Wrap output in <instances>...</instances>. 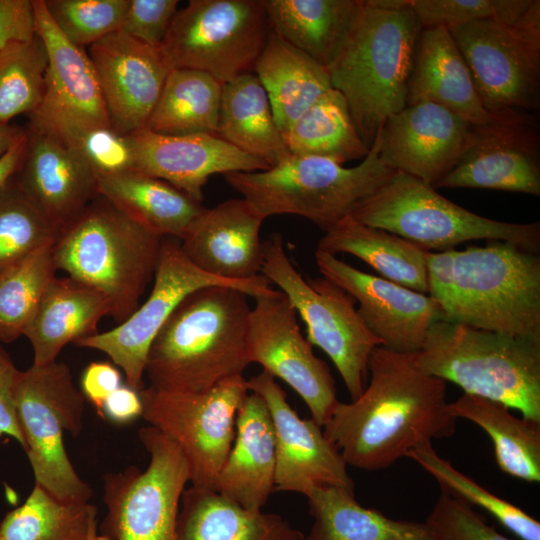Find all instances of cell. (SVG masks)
Wrapping results in <instances>:
<instances>
[{
    "instance_id": "32",
    "label": "cell",
    "mask_w": 540,
    "mask_h": 540,
    "mask_svg": "<svg viewBox=\"0 0 540 540\" xmlns=\"http://www.w3.org/2000/svg\"><path fill=\"white\" fill-rule=\"evenodd\" d=\"M253 73L267 94L282 135L322 94L332 88L327 68L272 30Z\"/></svg>"
},
{
    "instance_id": "17",
    "label": "cell",
    "mask_w": 540,
    "mask_h": 540,
    "mask_svg": "<svg viewBox=\"0 0 540 540\" xmlns=\"http://www.w3.org/2000/svg\"><path fill=\"white\" fill-rule=\"evenodd\" d=\"M433 187L540 196V137L532 115L473 125L455 165Z\"/></svg>"
},
{
    "instance_id": "20",
    "label": "cell",
    "mask_w": 540,
    "mask_h": 540,
    "mask_svg": "<svg viewBox=\"0 0 540 540\" xmlns=\"http://www.w3.org/2000/svg\"><path fill=\"white\" fill-rule=\"evenodd\" d=\"M315 260L323 277L359 303L360 318L388 350L401 354L418 352L431 325L443 320L440 306L428 294L360 271L319 249Z\"/></svg>"
},
{
    "instance_id": "28",
    "label": "cell",
    "mask_w": 540,
    "mask_h": 540,
    "mask_svg": "<svg viewBox=\"0 0 540 540\" xmlns=\"http://www.w3.org/2000/svg\"><path fill=\"white\" fill-rule=\"evenodd\" d=\"M110 314V302L101 291L69 276H55L24 331L33 349V363L56 361L67 344L98 333V323Z\"/></svg>"
},
{
    "instance_id": "43",
    "label": "cell",
    "mask_w": 540,
    "mask_h": 540,
    "mask_svg": "<svg viewBox=\"0 0 540 540\" xmlns=\"http://www.w3.org/2000/svg\"><path fill=\"white\" fill-rule=\"evenodd\" d=\"M59 231L28 198L13 176L0 187V268L39 247L55 243Z\"/></svg>"
},
{
    "instance_id": "49",
    "label": "cell",
    "mask_w": 540,
    "mask_h": 540,
    "mask_svg": "<svg viewBox=\"0 0 540 540\" xmlns=\"http://www.w3.org/2000/svg\"><path fill=\"white\" fill-rule=\"evenodd\" d=\"M36 36L33 0H0V51Z\"/></svg>"
},
{
    "instance_id": "30",
    "label": "cell",
    "mask_w": 540,
    "mask_h": 540,
    "mask_svg": "<svg viewBox=\"0 0 540 540\" xmlns=\"http://www.w3.org/2000/svg\"><path fill=\"white\" fill-rule=\"evenodd\" d=\"M271 30L329 68L362 8V0H263Z\"/></svg>"
},
{
    "instance_id": "6",
    "label": "cell",
    "mask_w": 540,
    "mask_h": 540,
    "mask_svg": "<svg viewBox=\"0 0 540 540\" xmlns=\"http://www.w3.org/2000/svg\"><path fill=\"white\" fill-rule=\"evenodd\" d=\"M437 304L444 321L540 339V257L503 241L453 249L451 285Z\"/></svg>"
},
{
    "instance_id": "11",
    "label": "cell",
    "mask_w": 540,
    "mask_h": 540,
    "mask_svg": "<svg viewBox=\"0 0 540 540\" xmlns=\"http://www.w3.org/2000/svg\"><path fill=\"white\" fill-rule=\"evenodd\" d=\"M261 274L287 297L306 325L307 340L328 355L351 400L357 399L365 388L371 353L381 343L360 318L355 300L323 276L304 279L280 233L263 241Z\"/></svg>"
},
{
    "instance_id": "45",
    "label": "cell",
    "mask_w": 540,
    "mask_h": 540,
    "mask_svg": "<svg viewBox=\"0 0 540 540\" xmlns=\"http://www.w3.org/2000/svg\"><path fill=\"white\" fill-rule=\"evenodd\" d=\"M533 0H410L423 28L480 20L516 22Z\"/></svg>"
},
{
    "instance_id": "37",
    "label": "cell",
    "mask_w": 540,
    "mask_h": 540,
    "mask_svg": "<svg viewBox=\"0 0 540 540\" xmlns=\"http://www.w3.org/2000/svg\"><path fill=\"white\" fill-rule=\"evenodd\" d=\"M222 88L205 72L171 69L145 128L164 135L217 134Z\"/></svg>"
},
{
    "instance_id": "33",
    "label": "cell",
    "mask_w": 540,
    "mask_h": 540,
    "mask_svg": "<svg viewBox=\"0 0 540 540\" xmlns=\"http://www.w3.org/2000/svg\"><path fill=\"white\" fill-rule=\"evenodd\" d=\"M353 255L384 279L428 294V250L389 231L359 223L350 216L326 231L318 248Z\"/></svg>"
},
{
    "instance_id": "35",
    "label": "cell",
    "mask_w": 540,
    "mask_h": 540,
    "mask_svg": "<svg viewBox=\"0 0 540 540\" xmlns=\"http://www.w3.org/2000/svg\"><path fill=\"white\" fill-rule=\"evenodd\" d=\"M306 497L314 522L304 540H433L424 522L389 518L359 504L352 491L322 486Z\"/></svg>"
},
{
    "instance_id": "46",
    "label": "cell",
    "mask_w": 540,
    "mask_h": 540,
    "mask_svg": "<svg viewBox=\"0 0 540 540\" xmlns=\"http://www.w3.org/2000/svg\"><path fill=\"white\" fill-rule=\"evenodd\" d=\"M61 138L78 152L97 178L133 170L131 138L111 126L92 127Z\"/></svg>"
},
{
    "instance_id": "54",
    "label": "cell",
    "mask_w": 540,
    "mask_h": 540,
    "mask_svg": "<svg viewBox=\"0 0 540 540\" xmlns=\"http://www.w3.org/2000/svg\"><path fill=\"white\" fill-rule=\"evenodd\" d=\"M26 135V130L10 123L0 122V157L11 150Z\"/></svg>"
},
{
    "instance_id": "36",
    "label": "cell",
    "mask_w": 540,
    "mask_h": 540,
    "mask_svg": "<svg viewBox=\"0 0 540 540\" xmlns=\"http://www.w3.org/2000/svg\"><path fill=\"white\" fill-rule=\"evenodd\" d=\"M448 407L455 418L475 423L490 436L502 472L527 482L540 481V422L519 418L500 402L466 393Z\"/></svg>"
},
{
    "instance_id": "13",
    "label": "cell",
    "mask_w": 540,
    "mask_h": 540,
    "mask_svg": "<svg viewBox=\"0 0 540 540\" xmlns=\"http://www.w3.org/2000/svg\"><path fill=\"white\" fill-rule=\"evenodd\" d=\"M150 461L145 470L130 466L104 477L107 508L99 533L109 540H179L177 520L190 482L177 445L153 426L139 430Z\"/></svg>"
},
{
    "instance_id": "55",
    "label": "cell",
    "mask_w": 540,
    "mask_h": 540,
    "mask_svg": "<svg viewBox=\"0 0 540 540\" xmlns=\"http://www.w3.org/2000/svg\"><path fill=\"white\" fill-rule=\"evenodd\" d=\"M373 8L381 10H399L410 5V0H365Z\"/></svg>"
},
{
    "instance_id": "38",
    "label": "cell",
    "mask_w": 540,
    "mask_h": 540,
    "mask_svg": "<svg viewBox=\"0 0 540 540\" xmlns=\"http://www.w3.org/2000/svg\"><path fill=\"white\" fill-rule=\"evenodd\" d=\"M291 155L330 159L339 164L364 159L362 141L343 94L331 88L322 94L283 135Z\"/></svg>"
},
{
    "instance_id": "47",
    "label": "cell",
    "mask_w": 540,
    "mask_h": 540,
    "mask_svg": "<svg viewBox=\"0 0 540 540\" xmlns=\"http://www.w3.org/2000/svg\"><path fill=\"white\" fill-rule=\"evenodd\" d=\"M424 523L433 540H511L488 525L472 505L444 490Z\"/></svg>"
},
{
    "instance_id": "26",
    "label": "cell",
    "mask_w": 540,
    "mask_h": 540,
    "mask_svg": "<svg viewBox=\"0 0 540 540\" xmlns=\"http://www.w3.org/2000/svg\"><path fill=\"white\" fill-rule=\"evenodd\" d=\"M432 102L479 126L497 118L482 105L468 65L448 29L422 28L407 87L406 105Z\"/></svg>"
},
{
    "instance_id": "40",
    "label": "cell",
    "mask_w": 540,
    "mask_h": 540,
    "mask_svg": "<svg viewBox=\"0 0 540 540\" xmlns=\"http://www.w3.org/2000/svg\"><path fill=\"white\" fill-rule=\"evenodd\" d=\"M54 243L0 268V342L11 343L24 331L57 271Z\"/></svg>"
},
{
    "instance_id": "14",
    "label": "cell",
    "mask_w": 540,
    "mask_h": 540,
    "mask_svg": "<svg viewBox=\"0 0 540 540\" xmlns=\"http://www.w3.org/2000/svg\"><path fill=\"white\" fill-rule=\"evenodd\" d=\"M249 389L243 376L200 392L139 391L142 417L182 452L193 487L216 491L235 438L236 417Z\"/></svg>"
},
{
    "instance_id": "23",
    "label": "cell",
    "mask_w": 540,
    "mask_h": 540,
    "mask_svg": "<svg viewBox=\"0 0 540 540\" xmlns=\"http://www.w3.org/2000/svg\"><path fill=\"white\" fill-rule=\"evenodd\" d=\"M13 178L59 235L98 195L97 176L78 152L55 133L30 125Z\"/></svg>"
},
{
    "instance_id": "34",
    "label": "cell",
    "mask_w": 540,
    "mask_h": 540,
    "mask_svg": "<svg viewBox=\"0 0 540 540\" xmlns=\"http://www.w3.org/2000/svg\"><path fill=\"white\" fill-rule=\"evenodd\" d=\"M217 135L269 167L291 155L253 72L223 84Z\"/></svg>"
},
{
    "instance_id": "41",
    "label": "cell",
    "mask_w": 540,
    "mask_h": 540,
    "mask_svg": "<svg viewBox=\"0 0 540 540\" xmlns=\"http://www.w3.org/2000/svg\"><path fill=\"white\" fill-rule=\"evenodd\" d=\"M414 460L440 484L441 490L477 505L521 540H540V523L516 505L489 492L441 458L431 444L411 450Z\"/></svg>"
},
{
    "instance_id": "5",
    "label": "cell",
    "mask_w": 540,
    "mask_h": 540,
    "mask_svg": "<svg viewBox=\"0 0 540 540\" xmlns=\"http://www.w3.org/2000/svg\"><path fill=\"white\" fill-rule=\"evenodd\" d=\"M97 195L53 246L57 270L101 291L117 324L140 306L162 239Z\"/></svg>"
},
{
    "instance_id": "4",
    "label": "cell",
    "mask_w": 540,
    "mask_h": 540,
    "mask_svg": "<svg viewBox=\"0 0 540 540\" xmlns=\"http://www.w3.org/2000/svg\"><path fill=\"white\" fill-rule=\"evenodd\" d=\"M413 357L425 374L540 422V339L439 320Z\"/></svg>"
},
{
    "instance_id": "29",
    "label": "cell",
    "mask_w": 540,
    "mask_h": 540,
    "mask_svg": "<svg viewBox=\"0 0 540 540\" xmlns=\"http://www.w3.org/2000/svg\"><path fill=\"white\" fill-rule=\"evenodd\" d=\"M97 193L151 232L179 240L205 210L172 184L135 170L98 177Z\"/></svg>"
},
{
    "instance_id": "53",
    "label": "cell",
    "mask_w": 540,
    "mask_h": 540,
    "mask_svg": "<svg viewBox=\"0 0 540 540\" xmlns=\"http://www.w3.org/2000/svg\"><path fill=\"white\" fill-rule=\"evenodd\" d=\"M26 142L25 137L11 150L0 157V187L13 176L22 159Z\"/></svg>"
},
{
    "instance_id": "56",
    "label": "cell",
    "mask_w": 540,
    "mask_h": 540,
    "mask_svg": "<svg viewBox=\"0 0 540 540\" xmlns=\"http://www.w3.org/2000/svg\"><path fill=\"white\" fill-rule=\"evenodd\" d=\"M87 540H109L106 536L99 533L98 531V524L96 523L93 525V527L90 530L89 536Z\"/></svg>"
},
{
    "instance_id": "22",
    "label": "cell",
    "mask_w": 540,
    "mask_h": 540,
    "mask_svg": "<svg viewBox=\"0 0 540 540\" xmlns=\"http://www.w3.org/2000/svg\"><path fill=\"white\" fill-rule=\"evenodd\" d=\"M472 124L432 102L406 105L378 133L387 167L434 185L455 165Z\"/></svg>"
},
{
    "instance_id": "18",
    "label": "cell",
    "mask_w": 540,
    "mask_h": 540,
    "mask_svg": "<svg viewBox=\"0 0 540 540\" xmlns=\"http://www.w3.org/2000/svg\"><path fill=\"white\" fill-rule=\"evenodd\" d=\"M33 6L36 33L45 45L48 65L44 96L29 115V125L60 137L92 127L111 126L88 52L62 35L44 0H33Z\"/></svg>"
},
{
    "instance_id": "2",
    "label": "cell",
    "mask_w": 540,
    "mask_h": 540,
    "mask_svg": "<svg viewBox=\"0 0 540 540\" xmlns=\"http://www.w3.org/2000/svg\"><path fill=\"white\" fill-rule=\"evenodd\" d=\"M251 308L248 295L227 286L188 294L153 339L145 375L166 392H200L243 376Z\"/></svg>"
},
{
    "instance_id": "3",
    "label": "cell",
    "mask_w": 540,
    "mask_h": 540,
    "mask_svg": "<svg viewBox=\"0 0 540 540\" xmlns=\"http://www.w3.org/2000/svg\"><path fill=\"white\" fill-rule=\"evenodd\" d=\"M422 25L411 4L373 8L359 16L328 68L332 88L345 97L357 131L370 149L386 120L406 107L407 87Z\"/></svg>"
},
{
    "instance_id": "27",
    "label": "cell",
    "mask_w": 540,
    "mask_h": 540,
    "mask_svg": "<svg viewBox=\"0 0 540 540\" xmlns=\"http://www.w3.org/2000/svg\"><path fill=\"white\" fill-rule=\"evenodd\" d=\"M275 461L269 410L259 395L248 392L237 413L235 438L216 491L246 510L261 511L274 491Z\"/></svg>"
},
{
    "instance_id": "19",
    "label": "cell",
    "mask_w": 540,
    "mask_h": 540,
    "mask_svg": "<svg viewBox=\"0 0 540 540\" xmlns=\"http://www.w3.org/2000/svg\"><path fill=\"white\" fill-rule=\"evenodd\" d=\"M249 391L265 402L275 437L274 491L302 493L334 486L354 492L347 464L312 418L303 419L290 406L276 379L262 370L247 380Z\"/></svg>"
},
{
    "instance_id": "42",
    "label": "cell",
    "mask_w": 540,
    "mask_h": 540,
    "mask_svg": "<svg viewBox=\"0 0 540 540\" xmlns=\"http://www.w3.org/2000/svg\"><path fill=\"white\" fill-rule=\"evenodd\" d=\"M48 58L37 35L32 41L0 51V122L32 114L41 104L46 85Z\"/></svg>"
},
{
    "instance_id": "44",
    "label": "cell",
    "mask_w": 540,
    "mask_h": 540,
    "mask_svg": "<svg viewBox=\"0 0 540 540\" xmlns=\"http://www.w3.org/2000/svg\"><path fill=\"white\" fill-rule=\"evenodd\" d=\"M129 0H44L62 35L85 48L120 29Z\"/></svg>"
},
{
    "instance_id": "48",
    "label": "cell",
    "mask_w": 540,
    "mask_h": 540,
    "mask_svg": "<svg viewBox=\"0 0 540 540\" xmlns=\"http://www.w3.org/2000/svg\"><path fill=\"white\" fill-rule=\"evenodd\" d=\"M178 3V0H129L119 30L141 43L159 47Z\"/></svg>"
},
{
    "instance_id": "51",
    "label": "cell",
    "mask_w": 540,
    "mask_h": 540,
    "mask_svg": "<svg viewBox=\"0 0 540 540\" xmlns=\"http://www.w3.org/2000/svg\"><path fill=\"white\" fill-rule=\"evenodd\" d=\"M120 386V371L110 362H92L82 373L81 392L100 415L105 400Z\"/></svg>"
},
{
    "instance_id": "39",
    "label": "cell",
    "mask_w": 540,
    "mask_h": 540,
    "mask_svg": "<svg viewBox=\"0 0 540 540\" xmlns=\"http://www.w3.org/2000/svg\"><path fill=\"white\" fill-rule=\"evenodd\" d=\"M89 502H63L40 485L0 523V540H87L97 523Z\"/></svg>"
},
{
    "instance_id": "16",
    "label": "cell",
    "mask_w": 540,
    "mask_h": 540,
    "mask_svg": "<svg viewBox=\"0 0 540 540\" xmlns=\"http://www.w3.org/2000/svg\"><path fill=\"white\" fill-rule=\"evenodd\" d=\"M254 299L247 339L249 362L287 383L323 427L338 402L327 363L314 354L301 333L294 307L280 290Z\"/></svg>"
},
{
    "instance_id": "21",
    "label": "cell",
    "mask_w": 540,
    "mask_h": 540,
    "mask_svg": "<svg viewBox=\"0 0 540 540\" xmlns=\"http://www.w3.org/2000/svg\"><path fill=\"white\" fill-rule=\"evenodd\" d=\"M111 127L130 135L145 128L171 67L159 47L118 30L88 47Z\"/></svg>"
},
{
    "instance_id": "31",
    "label": "cell",
    "mask_w": 540,
    "mask_h": 540,
    "mask_svg": "<svg viewBox=\"0 0 540 540\" xmlns=\"http://www.w3.org/2000/svg\"><path fill=\"white\" fill-rule=\"evenodd\" d=\"M179 540H304L275 513L249 511L214 490L191 486L180 502Z\"/></svg>"
},
{
    "instance_id": "8",
    "label": "cell",
    "mask_w": 540,
    "mask_h": 540,
    "mask_svg": "<svg viewBox=\"0 0 540 540\" xmlns=\"http://www.w3.org/2000/svg\"><path fill=\"white\" fill-rule=\"evenodd\" d=\"M355 221L405 238L430 251L486 239L538 253L540 222L510 223L483 217L442 196L409 174L396 171L349 215Z\"/></svg>"
},
{
    "instance_id": "50",
    "label": "cell",
    "mask_w": 540,
    "mask_h": 540,
    "mask_svg": "<svg viewBox=\"0 0 540 540\" xmlns=\"http://www.w3.org/2000/svg\"><path fill=\"white\" fill-rule=\"evenodd\" d=\"M20 372L10 355L0 345V438L2 436L12 437L25 448L14 401L15 386Z\"/></svg>"
},
{
    "instance_id": "25",
    "label": "cell",
    "mask_w": 540,
    "mask_h": 540,
    "mask_svg": "<svg viewBox=\"0 0 540 540\" xmlns=\"http://www.w3.org/2000/svg\"><path fill=\"white\" fill-rule=\"evenodd\" d=\"M264 218L243 198L205 208L180 240L185 256L212 276L247 283L261 275Z\"/></svg>"
},
{
    "instance_id": "24",
    "label": "cell",
    "mask_w": 540,
    "mask_h": 540,
    "mask_svg": "<svg viewBox=\"0 0 540 540\" xmlns=\"http://www.w3.org/2000/svg\"><path fill=\"white\" fill-rule=\"evenodd\" d=\"M129 136L133 170L162 179L201 203L210 176L270 168L217 134L164 135L143 128Z\"/></svg>"
},
{
    "instance_id": "9",
    "label": "cell",
    "mask_w": 540,
    "mask_h": 540,
    "mask_svg": "<svg viewBox=\"0 0 540 540\" xmlns=\"http://www.w3.org/2000/svg\"><path fill=\"white\" fill-rule=\"evenodd\" d=\"M15 410L35 483L63 502H89L92 489L76 473L65 451L64 431L82 429L85 397L64 362L32 364L21 371Z\"/></svg>"
},
{
    "instance_id": "1",
    "label": "cell",
    "mask_w": 540,
    "mask_h": 540,
    "mask_svg": "<svg viewBox=\"0 0 540 540\" xmlns=\"http://www.w3.org/2000/svg\"><path fill=\"white\" fill-rule=\"evenodd\" d=\"M413 354L377 346L362 394L334 406L323 432L347 465L385 469L411 450L454 434L457 418L449 411L446 382L422 372Z\"/></svg>"
},
{
    "instance_id": "10",
    "label": "cell",
    "mask_w": 540,
    "mask_h": 540,
    "mask_svg": "<svg viewBox=\"0 0 540 540\" xmlns=\"http://www.w3.org/2000/svg\"><path fill=\"white\" fill-rule=\"evenodd\" d=\"M468 65L484 108L495 118L539 107L540 1L514 23L480 20L446 27Z\"/></svg>"
},
{
    "instance_id": "15",
    "label": "cell",
    "mask_w": 540,
    "mask_h": 540,
    "mask_svg": "<svg viewBox=\"0 0 540 540\" xmlns=\"http://www.w3.org/2000/svg\"><path fill=\"white\" fill-rule=\"evenodd\" d=\"M153 279L148 298L129 318L74 344L106 354L124 372L126 385L137 391L144 388L145 364L153 339L188 294L206 286L233 287L253 298L273 291L262 274L253 281L237 283L203 272L185 256L180 240L172 237L162 239Z\"/></svg>"
},
{
    "instance_id": "52",
    "label": "cell",
    "mask_w": 540,
    "mask_h": 540,
    "mask_svg": "<svg viewBox=\"0 0 540 540\" xmlns=\"http://www.w3.org/2000/svg\"><path fill=\"white\" fill-rule=\"evenodd\" d=\"M143 414V403L139 391L128 385L120 386L105 400L101 416L115 423H129Z\"/></svg>"
},
{
    "instance_id": "7",
    "label": "cell",
    "mask_w": 540,
    "mask_h": 540,
    "mask_svg": "<svg viewBox=\"0 0 540 540\" xmlns=\"http://www.w3.org/2000/svg\"><path fill=\"white\" fill-rule=\"evenodd\" d=\"M379 147L377 135L367 156L351 168L326 158L290 155L267 170L223 176L264 219L298 215L326 232L396 172L382 163Z\"/></svg>"
},
{
    "instance_id": "12",
    "label": "cell",
    "mask_w": 540,
    "mask_h": 540,
    "mask_svg": "<svg viewBox=\"0 0 540 540\" xmlns=\"http://www.w3.org/2000/svg\"><path fill=\"white\" fill-rule=\"evenodd\" d=\"M270 32L263 0H190L159 48L171 69L202 71L224 84L253 72Z\"/></svg>"
}]
</instances>
